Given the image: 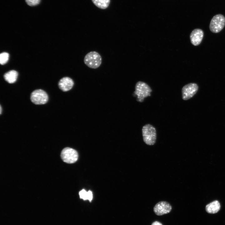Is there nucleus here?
Segmentation results:
<instances>
[{
	"mask_svg": "<svg viewBox=\"0 0 225 225\" xmlns=\"http://www.w3.org/2000/svg\"><path fill=\"white\" fill-rule=\"evenodd\" d=\"M142 133L143 141L146 144L153 145L155 144L157 133L154 127L149 124L144 125L142 128Z\"/></svg>",
	"mask_w": 225,
	"mask_h": 225,
	"instance_id": "1",
	"label": "nucleus"
},
{
	"mask_svg": "<svg viewBox=\"0 0 225 225\" xmlns=\"http://www.w3.org/2000/svg\"><path fill=\"white\" fill-rule=\"evenodd\" d=\"M152 90L146 83L142 81L138 82L135 86L134 94L137 96V101L140 102L143 101L144 98L151 96Z\"/></svg>",
	"mask_w": 225,
	"mask_h": 225,
	"instance_id": "2",
	"label": "nucleus"
},
{
	"mask_svg": "<svg viewBox=\"0 0 225 225\" xmlns=\"http://www.w3.org/2000/svg\"><path fill=\"white\" fill-rule=\"evenodd\" d=\"M102 59L101 56L96 51L89 52L84 57V62L90 68L96 69L101 65Z\"/></svg>",
	"mask_w": 225,
	"mask_h": 225,
	"instance_id": "3",
	"label": "nucleus"
},
{
	"mask_svg": "<svg viewBox=\"0 0 225 225\" xmlns=\"http://www.w3.org/2000/svg\"><path fill=\"white\" fill-rule=\"evenodd\" d=\"M225 26V17L221 14H217L212 18L209 24L210 30L212 32H220Z\"/></svg>",
	"mask_w": 225,
	"mask_h": 225,
	"instance_id": "4",
	"label": "nucleus"
},
{
	"mask_svg": "<svg viewBox=\"0 0 225 225\" xmlns=\"http://www.w3.org/2000/svg\"><path fill=\"white\" fill-rule=\"evenodd\" d=\"M61 157L63 162L68 163L76 162L78 158V154L75 149L68 147L64 148L62 151Z\"/></svg>",
	"mask_w": 225,
	"mask_h": 225,
	"instance_id": "5",
	"label": "nucleus"
},
{
	"mask_svg": "<svg viewBox=\"0 0 225 225\" xmlns=\"http://www.w3.org/2000/svg\"><path fill=\"white\" fill-rule=\"evenodd\" d=\"M31 100L36 105L44 104L47 102L48 96L47 93L42 89H37L33 91L30 96Z\"/></svg>",
	"mask_w": 225,
	"mask_h": 225,
	"instance_id": "6",
	"label": "nucleus"
},
{
	"mask_svg": "<svg viewBox=\"0 0 225 225\" xmlns=\"http://www.w3.org/2000/svg\"><path fill=\"white\" fill-rule=\"evenodd\" d=\"M198 87L195 83H190L184 86L182 89V98L184 100H188L197 93Z\"/></svg>",
	"mask_w": 225,
	"mask_h": 225,
	"instance_id": "7",
	"label": "nucleus"
},
{
	"mask_svg": "<svg viewBox=\"0 0 225 225\" xmlns=\"http://www.w3.org/2000/svg\"><path fill=\"white\" fill-rule=\"evenodd\" d=\"M172 207L170 204L165 201L158 202L153 208V211L158 216H161L169 213L171 211Z\"/></svg>",
	"mask_w": 225,
	"mask_h": 225,
	"instance_id": "8",
	"label": "nucleus"
},
{
	"mask_svg": "<svg viewBox=\"0 0 225 225\" xmlns=\"http://www.w3.org/2000/svg\"><path fill=\"white\" fill-rule=\"evenodd\" d=\"M203 36L204 33L202 29L199 28L194 29L190 36L191 43L195 46L199 45L201 43Z\"/></svg>",
	"mask_w": 225,
	"mask_h": 225,
	"instance_id": "9",
	"label": "nucleus"
},
{
	"mask_svg": "<svg viewBox=\"0 0 225 225\" xmlns=\"http://www.w3.org/2000/svg\"><path fill=\"white\" fill-rule=\"evenodd\" d=\"M74 84L73 80L68 77H64L59 81L58 85L59 88L63 92H67L71 90Z\"/></svg>",
	"mask_w": 225,
	"mask_h": 225,
	"instance_id": "10",
	"label": "nucleus"
},
{
	"mask_svg": "<svg viewBox=\"0 0 225 225\" xmlns=\"http://www.w3.org/2000/svg\"><path fill=\"white\" fill-rule=\"evenodd\" d=\"M220 207L219 202L215 200L207 205L205 207V210L208 213L215 214L219 211Z\"/></svg>",
	"mask_w": 225,
	"mask_h": 225,
	"instance_id": "11",
	"label": "nucleus"
},
{
	"mask_svg": "<svg viewBox=\"0 0 225 225\" xmlns=\"http://www.w3.org/2000/svg\"><path fill=\"white\" fill-rule=\"evenodd\" d=\"M18 76V72L14 70L10 71L6 73L4 75V78L5 80L10 83L15 82L17 80Z\"/></svg>",
	"mask_w": 225,
	"mask_h": 225,
	"instance_id": "12",
	"label": "nucleus"
},
{
	"mask_svg": "<svg viewBox=\"0 0 225 225\" xmlns=\"http://www.w3.org/2000/svg\"><path fill=\"white\" fill-rule=\"evenodd\" d=\"M93 4L98 8L105 9L109 6L110 0H92Z\"/></svg>",
	"mask_w": 225,
	"mask_h": 225,
	"instance_id": "13",
	"label": "nucleus"
},
{
	"mask_svg": "<svg viewBox=\"0 0 225 225\" xmlns=\"http://www.w3.org/2000/svg\"><path fill=\"white\" fill-rule=\"evenodd\" d=\"M80 198L84 200H88L91 202L92 199V193L90 191L87 192L85 190L82 189L79 192Z\"/></svg>",
	"mask_w": 225,
	"mask_h": 225,
	"instance_id": "14",
	"label": "nucleus"
},
{
	"mask_svg": "<svg viewBox=\"0 0 225 225\" xmlns=\"http://www.w3.org/2000/svg\"><path fill=\"white\" fill-rule=\"evenodd\" d=\"M9 58V54L6 52L1 53L0 54V63L4 65L8 61Z\"/></svg>",
	"mask_w": 225,
	"mask_h": 225,
	"instance_id": "15",
	"label": "nucleus"
},
{
	"mask_svg": "<svg viewBox=\"0 0 225 225\" xmlns=\"http://www.w3.org/2000/svg\"><path fill=\"white\" fill-rule=\"evenodd\" d=\"M41 0H25L26 4L30 7H34L39 4Z\"/></svg>",
	"mask_w": 225,
	"mask_h": 225,
	"instance_id": "16",
	"label": "nucleus"
},
{
	"mask_svg": "<svg viewBox=\"0 0 225 225\" xmlns=\"http://www.w3.org/2000/svg\"><path fill=\"white\" fill-rule=\"evenodd\" d=\"M151 225H162V224L160 222L156 221L152 222Z\"/></svg>",
	"mask_w": 225,
	"mask_h": 225,
	"instance_id": "17",
	"label": "nucleus"
},
{
	"mask_svg": "<svg viewBox=\"0 0 225 225\" xmlns=\"http://www.w3.org/2000/svg\"><path fill=\"white\" fill-rule=\"evenodd\" d=\"M0 114H1V113H2V107H1V106H0Z\"/></svg>",
	"mask_w": 225,
	"mask_h": 225,
	"instance_id": "18",
	"label": "nucleus"
}]
</instances>
